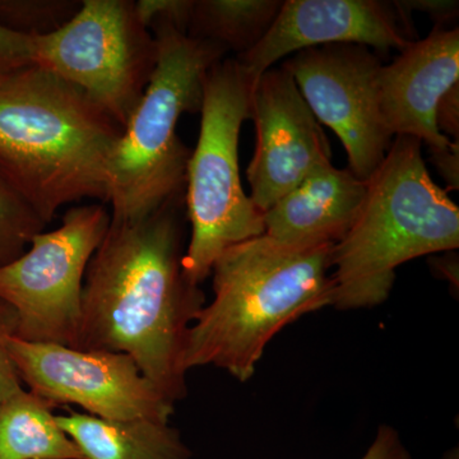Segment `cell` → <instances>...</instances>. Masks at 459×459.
Returning a JSON list of instances; mask_svg holds the SVG:
<instances>
[{"label": "cell", "instance_id": "obj_1", "mask_svg": "<svg viewBox=\"0 0 459 459\" xmlns=\"http://www.w3.org/2000/svg\"><path fill=\"white\" fill-rule=\"evenodd\" d=\"M184 195L134 221L110 220L84 276L78 350L126 353L168 398L188 394L183 359L205 305L183 268Z\"/></svg>", "mask_w": 459, "mask_h": 459}, {"label": "cell", "instance_id": "obj_2", "mask_svg": "<svg viewBox=\"0 0 459 459\" xmlns=\"http://www.w3.org/2000/svg\"><path fill=\"white\" fill-rule=\"evenodd\" d=\"M123 128L82 91L32 65L0 82V171L49 225L66 204H108Z\"/></svg>", "mask_w": 459, "mask_h": 459}, {"label": "cell", "instance_id": "obj_3", "mask_svg": "<svg viewBox=\"0 0 459 459\" xmlns=\"http://www.w3.org/2000/svg\"><path fill=\"white\" fill-rule=\"evenodd\" d=\"M333 247L296 249L272 238H249L214 262L213 299L189 328L186 373L214 367L240 383L252 379L267 344L286 325L332 307Z\"/></svg>", "mask_w": 459, "mask_h": 459}, {"label": "cell", "instance_id": "obj_4", "mask_svg": "<svg viewBox=\"0 0 459 459\" xmlns=\"http://www.w3.org/2000/svg\"><path fill=\"white\" fill-rule=\"evenodd\" d=\"M458 247V205L431 179L422 142L397 135L367 180L355 222L332 247V307H379L388 300L400 265Z\"/></svg>", "mask_w": 459, "mask_h": 459}, {"label": "cell", "instance_id": "obj_5", "mask_svg": "<svg viewBox=\"0 0 459 459\" xmlns=\"http://www.w3.org/2000/svg\"><path fill=\"white\" fill-rule=\"evenodd\" d=\"M148 27L157 44L156 68L108 161V204L117 221L143 219L186 193L192 152L178 135V123L183 114L201 113L208 72L228 56L162 14L151 17Z\"/></svg>", "mask_w": 459, "mask_h": 459}, {"label": "cell", "instance_id": "obj_6", "mask_svg": "<svg viewBox=\"0 0 459 459\" xmlns=\"http://www.w3.org/2000/svg\"><path fill=\"white\" fill-rule=\"evenodd\" d=\"M255 80L235 57H223L208 72L201 108V131L186 175L190 238L183 268L201 286L229 247L264 234L263 213L241 186L238 140L250 119Z\"/></svg>", "mask_w": 459, "mask_h": 459}, {"label": "cell", "instance_id": "obj_7", "mask_svg": "<svg viewBox=\"0 0 459 459\" xmlns=\"http://www.w3.org/2000/svg\"><path fill=\"white\" fill-rule=\"evenodd\" d=\"M32 39L33 65L74 84L122 128L156 68L157 44L133 0H84L56 32Z\"/></svg>", "mask_w": 459, "mask_h": 459}, {"label": "cell", "instance_id": "obj_8", "mask_svg": "<svg viewBox=\"0 0 459 459\" xmlns=\"http://www.w3.org/2000/svg\"><path fill=\"white\" fill-rule=\"evenodd\" d=\"M110 220L102 204L72 207L59 228L39 232L0 267V300L16 313V337L77 349L84 276Z\"/></svg>", "mask_w": 459, "mask_h": 459}, {"label": "cell", "instance_id": "obj_9", "mask_svg": "<svg viewBox=\"0 0 459 459\" xmlns=\"http://www.w3.org/2000/svg\"><path fill=\"white\" fill-rule=\"evenodd\" d=\"M8 349L21 380L50 407L77 404L107 420L170 422L169 401L126 353L87 351L12 336Z\"/></svg>", "mask_w": 459, "mask_h": 459}, {"label": "cell", "instance_id": "obj_10", "mask_svg": "<svg viewBox=\"0 0 459 459\" xmlns=\"http://www.w3.org/2000/svg\"><path fill=\"white\" fill-rule=\"evenodd\" d=\"M382 65L369 48L355 44L300 50L282 65L316 120L342 142L349 170L364 181L382 164L394 141L377 102Z\"/></svg>", "mask_w": 459, "mask_h": 459}, {"label": "cell", "instance_id": "obj_11", "mask_svg": "<svg viewBox=\"0 0 459 459\" xmlns=\"http://www.w3.org/2000/svg\"><path fill=\"white\" fill-rule=\"evenodd\" d=\"M255 156L247 166L250 199L264 213L309 175L332 164L327 137L285 66L268 69L250 100Z\"/></svg>", "mask_w": 459, "mask_h": 459}, {"label": "cell", "instance_id": "obj_12", "mask_svg": "<svg viewBox=\"0 0 459 459\" xmlns=\"http://www.w3.org/2000/svg\"><path fill=\"white\" fill-rule=\"evenodd\" d=\"M416 40L411 14L395 0H285L270 31L235 59L256 82L283 57L310 48L355 44L402 51Z\"/></svg>", "mask_w": 459, "mask_h": 459}, {"label": "cell", "instance_id": "obj_13", "mask_svg": "<svg viewBox=\"0 0 459 459\" xmlns=\"http://www.w3.org/2000/svg\"><path fill=\"white\" fill-rule=\"evenodd\" d=\"M459 83V29L435 26L424 40H416L377 74V102L392 137L409 135L443 150L453 142L435 122L437 102Z\"/></svg>", "mask_w": 459, "mask_h": 459}, {"label": "cell", "instance_id": "obj_14", "mask_svg": "<svg viewBox=\"0 0 459 459\" xmlns=\"http://www.w3.org/2000/svg\"><path fill=\"white\" fill-rule=\"evenodd\" d=\"M367 181L333 164L319 169L263 213L264 235L296 249L334 247L360 212Z\"/></svg>", "mask_w": 459, "mask_h": 459}, {"label": "cell", "instance_id": "obj_15", "mask_svg": "<svg viewBox=\"0 0 459 459\" xmlns=\"http://www.w3.org/2000/svg\"><path fill=\"white\" fill-rule=\"evenodd\" d=\"M57 424L84 459H190L192 452L170 422L107 420L69 411Z\"/></svg>", "mask_w": 459, "mask_h": 459}, {"label": "cell", "instance_id": "obj_16", "mask_svg": "<svg viewBox=\"0 0 459 459\" xmlns=\"http://www.w3.org/2000/svg\"><path fill=\"white\" fill-rule=\"evenodd\" d=\"M0 459H84L53 407L21 389L0 406Z\"/></svg>", "mask_w": 459, "mask_h": 459}, {"label": "cell", "instance_id": "obj_17", "mask_svg": "<svg viewBox=\"0 0 459 459\" xmlns=\"http://www.w3.org/2000/svg\"><path fill=\"white\" fill-rule=\"evenodd\" d=\"M282 0H192L186 33L243 56L270 31Z\"/></svg>", "mask_w": 459, "mask_h": 459}, {"label": "cell", "instance_id": "obj_18", "mask_svg": "<svg viewBox=\"0 0 459 459\" xmlns=\"http://www.w3.org/2000/svg\"><path fill=\"white\" fill-rule=\"evenodd\" d=\"M47 226L0 171V267L22 255Z\"/></svg>", "mask_w": 459, "mask_h": 459}, {"label": "cell", "instance_id": "obj_19", "mask_svg": "<svg viewBox=\"0 0 459 459\" xmlns=\"http://www.w3.org/2000/svg\"><path fill=\"white\" fill-rule=\"evenodd\" d=\"M77 0H0V26L20 35H49L74 17Z\"/></svg>", "mask_w": 459, "mask_h": 459}, {"label": "cell", "instance_id": "obj_20", "mask_svg": "<svg viewBox=\"0 0 459 459\" xmlns=\"http://www.w3.org/2000/svg\"><path fill=\"white\" fill-rule=\"evenodd\" d=\"M16 313L7 303L0 300V406L23 388L8 349V340L16 336Z\"/></svg>", "mask_w": 459, "mask_h": 459}, {"label": "cell", "instance_id": "obj_21", "mask_svg": "<svg viewBox=\"0 0 459 459\" xmlns=\"http://www.w3.org/2000/svg\"><path fill=\"white\" fill-rule=\"evenodd\" d=\"M32 65V39L0 26V82Z\"/></svg>", "mask_w": 459, "mask_h": 459}, {"label": "cell", "instance_id": "obj_22", "mask_svg": "<svg viewBox=\"0 0 459 459\" xmlns=\"http://www.w3.org/2000/svg\"><path fill=\"white\" fill-rule=\"evenodd\" d=\"M360 459H412L397 429L382 424L369 448Z\"/></svg>", "mask_w": 459, "mask_h": 459}, {"label": "cell", "instance_id": "obj_23", "mask_svg": "<svg viewBox=\"0 0 459 459\" xmlns=\"http://www.w3.org/2000/svg\"><path fill=\"white\" fill-rule=\"evenodd\" d=\"M397 4L409 14L413 11L427 13L434 21L435 26L440 27L455 22L459 13V3L453 0H400Z\"/></svg>", "mask_w": 459, "mask_h": 459}, {"label": "cell", "instance_id": "obj_24", "mask_svg": "<svg viewBox=\"0 0 459 459\" xmlns=\"http://www.w3.org/2000/svg\"><path fill=\"white\" fill-rule=\"evenodd\" d=\"M435 122L442 134L452 142H459V83L446 91L437 102Z\"/></svg>", "mask_w": 459, "mask_h": 459}, {"label": "cell", "instance_id": "obj_25", "mask_svg": "<svg viewBox=\"0 0 459 459\" xmlns=\"http://www.w3.org/2000/svg\"><path fill=\"white\" fill-rule=\"evenodd\" d=\"M430 151V159L439 174L452 189L459 188V142L443 150Z\"/></svg>", "mask_w": 459, "mask_h": 459}]
</instances>
